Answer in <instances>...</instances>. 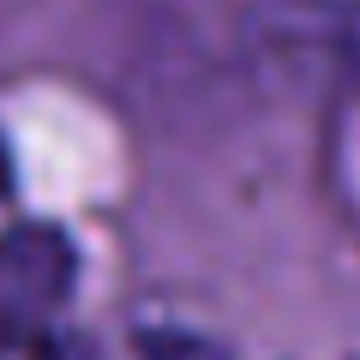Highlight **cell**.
I'll return each instance as SVG.
<instances>
[{
	"mask_svg": "<svg viewBox=\"0 0 360 360\" xmlns=\"http://www.w3.org/2000/svg\"><path fill=\"white\" fill-rule=\"evenodd\" d=\"M72 288V246L54 229H6L0 234V319L42 324Z\"/></svg>",
	"mask_w": 360,
	"mask_h": 360,
	"instance_id": "cell-1",
	"label": "cell"
},
{
	"mask_svg": "<svg viewBox=\"0 0 360 360\" xmlns=\"http://www.w3.org/2000/svg\"><path fill=\"white\" fill-rule=\"evenodd\" d=\"M0 360H90L78 342L54 336L49 324H13L0 319Z\"/></svg>",
	"mask_w": 360,
	"mask_h": 360,
	"instance_id": "cell-2",
	"label": "cell"
}]
</instances>
